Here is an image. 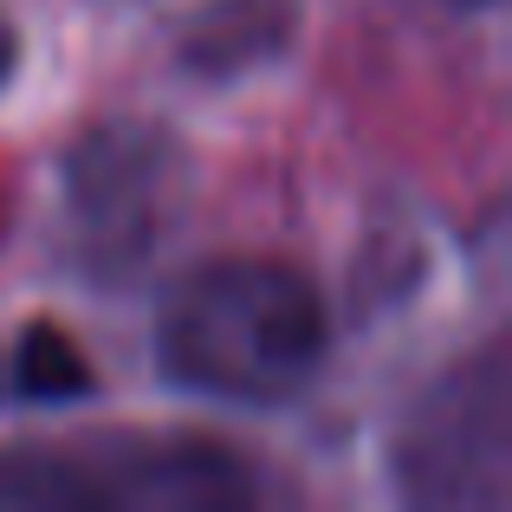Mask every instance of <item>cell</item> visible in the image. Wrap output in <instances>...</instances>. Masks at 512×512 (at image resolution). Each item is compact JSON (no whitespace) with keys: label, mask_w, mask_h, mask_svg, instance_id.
<instances>
[{"label":"cell","mask_w":512,"mask_h":512,"mask_svg":"<svg viewBox=\"0 0 512 512\" xmlns=\"http://www.w3.org/2000/svg\"><path fill=\"white\" fill-rule=\"evenodd\" d=\"M448 7H493V0H448Z\"/></svg>","instance_id":"8992f818"},{"label":"cell","mask_w":512,"mask_h":512,"mask_svg":"<svg viewBox=\"0 0 512 512\" xmlns=\"http://www.w3.org/2000/svg\"><path fill=\"white\" fill-rule=\"evenodd\" d=\"M156 350L182 389L279 402L325 363V305L286 260H214L169 292Z\"/></svg>","instance_id":"6da1fadb"},{"label":"cell","mask_w":512,"mask_h":512,"mask_svg":"<svg viewBox=\"0 0 512 512\" xmlns=\"http://www.w3.org/2000/svg\"><path fill=\"white\" fill-rule=\"evenodd\" d=\"M253 474L227 448L208 441H78L46 454H7L0 461V506H72V512H214L247 506Z\"/></svg>","instance_id":"7a4b0ae2"},{"label":"cell","mask_w":512,"mask_h":512,"mask_svg":"<svg viewBox=\"0 0 512 512\" xmlns=\"http://www.w3.org/2000/svg\"><path fill=\"white\" fill-rule=\"evenodd\" d=\"M0 363H7V357H0Z\"/></svg>","instance_id":"52a82bcc"},{"label":"cell","mask_w":512,"mask_h":512,"mask_svg":"<svg viewBox=\"0 0 512 512\" xmlns=\"http://www.w3.org/2000/svg\"><path fill=\"white\" fill-rule=\"evenodd\" d=\"M13 65H20V33H13V20L0 13V85L13 78Z\"/></svg>","instance_id":"5b68a950"},{"label":"cell","mask_w":512,"mask_h":512,"mask_svg":"<svg viewBox=\"0 0 512 512\" xmlns=\"http://www.w3.org/2000/svg\"><path fill=\"white\" fill-rule=\"evenodd\" d=\"M506 461H512V396L506 357L487 350L448 383H435L402 422L396 474L402 493L422 506H506Z\"/></svg>","instance_id":"3957f363"},{"label":"cell","mask_w":512,"mask_h":512,"mask_svg":"<svg viewBox=\"0 0 512 512\" xmlns=\"http://www.w3.org/2000/svg\"><path fill=\"white\" fill-rule=\"evenodd\" d=\"M13 383L33 402H72L91 389V363L59 325H26L20 350H13Z\"/></svg>","instance_id":"277c9868"}]
</instances>
